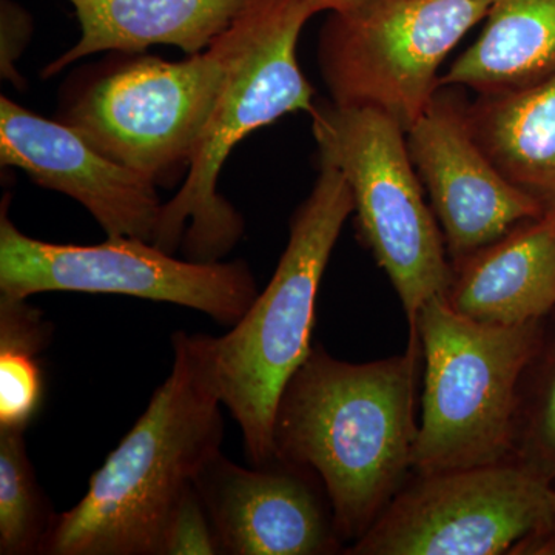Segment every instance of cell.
Instances as JSON below:
<instances>
[{
	"label": "cell",
	"instance_id": "cell-1",
	"mask_svg": "<svg viewBox=\"0 0 555 555\" xmlns=\"http://www.w3.org/2000/svg\"><path fill=\"white\" fill-rule=\"evenodd\" d=\"M418 337L406 352L347 363L313 347L284 387L273 422L275 459L308 467L343 542H357L414 470Z\"/></svg>",
	"mask_w": 555,
	"mask_h": 555
},
{
	"label": "cell",
	"instance_id": "cell-2",
	"mask_svg": "<svg viewBox=\"0 0 555 555\" xmlns=\"http://www.w3.org/2000/svg\"><path fill=\"white\" fill-rule=\"evenodd\" d=\"M171 374L90 478L78 505L57 514L46 555H163L175 513L221 447V398L207 335H173Z\"/></svg>",
	"mask_w": 555,
	"mask_h": 555
},
{
	"label": "cell",
	"instance_id": "cell-3",
	"mask_svg": "<svg viewBox=\"0 0 555 555\" xmlns=\"http://www.w3.org/2000/svg\"><path fill=\"white\" fill-rule=\"evenodd\" d=\"M353 201L343 175L320 163L308 198L291 221L275 273L246 315L222 337H208L211 375L243 434L250 465L275 459L273 422L284 387L312 352L321 280Z\"/></svg>",
	"mask_w": 555,
	"mask_h": 555
},
{
	"label": "cell",
	"instance_id": "cell-4",
	"mask_svg": "<svg viewBox=\"0 0 555 555\" xmlns=\"http://www.w3.org/2000/svg\"><path fill=\"white\" fill-rule=\"evenodd\" d=\"M309 0H255L235 22L238 50L184 181L164 203L153 244L192 261H221L244 233L243 217L218 179L230 153L248 134L291 113H312V86L297 60L299 35L312 17Z\"/></svg>",
	"mask_w": 555,
	"mask_h": 555
},
{
	"label": "cell",
	"instance_id": "cell-5",
	"mask_svg": "<svg viewBox=\"0 0 555 555\" xmlns=\"http://www.w3.org/2000/svg\"><path fill=\"white\" fill-rule=\"evenodd\" d=\"M425 358L414 473L494 465L513 459L520 383L542 341L540 321L494 326L459 315L443 297L416 318Z\"/></svg>",
	"mask_w": 555,
	"mask_h": 555
},
{
	"label": "cell",
	"instance_id": "cell-6",
	"mask_svg": "<svg viewBox=\"0 0 555 555\" xmlns=\"http://www.w3.org/2000/svg\"><path fill=\"white\" fill-rule=\"evenodd\" d=\"M320 163L343 175L358 230L406 312L416 337L420 310L444 297L451 262L443 233L409 155L406 130L379 109L315 105L310 113Z\"/></svg>",
	"mask_w": 555,
	"mask_h": 555
},
{
	"label": "cell",
	"instance_id": "cell-7",
	"mask_svg": "<svg viewBox=\"0 0 555 555\" xmlns=\"http://www.w3.org/2000/svg\"><path fill=\"white\" fill-rule=\"evenodd\" d=\"M233 24L214 46L184 61L122 54L83 80L57 119L108 158L155 182L184 181L236 50Z\"/></svg>",
	"mask_w": 555,
	"mask_h": 555
},
{
	"label": "cell",
	"instance_id": "cell-8",
	"mask_svg": "<svg viewBox=\"0 0 555 555\" xmlns=\"http://www.w3.org/2000/svg\"><path fill=\"white\" fill-rule=\"evenodd\" d=\"M491 0H350L321 28L318 65L332 102L379 109L411 129L440 90L441 65Z\"/></svg>",
	"mask_w": 555,
	"mask_h": 555
},
{
	"label": "cell",
	"instance_id": "cell-9",
	"mask_svg": "<svg viewBox=\"0 0 555 555\" xmlns=\"http://www.w3.org/2000/svg\"><path fill=\"white\" fill-rule=\"evenodd\" d=\"M0 211V295L28 299L47 292L126 295L198 310L235 326L259 294L244 261L175 258L150 241L107 236L94 246L54 244L21 232Z\"/></svg>",
	"mask_w": 555,
	"mask_h": 555
},
{
	"label": "cell",
	"instance_id": "cell-10",
	"mask_svg": "<svg viewBox=\"0 0 555 555\" xmlns=\"http://www.w3.org/2000/svg\"><path fill=\"white\" fill-rule=\"evenodd\" d=\"M550 478L511 459L415 474L345 554L500 555L550 534Z\"/></svg>",
	"mask_w": 555,
	"mask_h": 555
},
{
	"label": "cell",
	"instance_id": "cell-11",
	"mask_svg": "<svg viewBox=\"0 0 555 555\" xmlns=\"http://www.w3.org/2000/svg\"><path fill=\"white\" fill-rule=\"evenodd\" d=\"M406 138L452 261L547 210L500 173L474 138L466 108L452 94L438 90Z\"/></svg>",
	"mask_w": 555,
	"mask_h": 555
},
{
	"label": "cell",
	"instance_id": "cell-12",
	"mask_svg": "<svg viewBox=\"0 0 555 555\" xmlns=\"http://www.w3.org/2000/svg\"><path fill=\"white\" fill-rule=\"evenodd\" d=\"M195 486L219 554L327 555L343 550L326 491L308 467L280 459L244 467L218 452Z\"/></svg>",
	"mask_w": 555,
	"mask_h": 555
},
{
	"label": "cell",
	"instance_id": "cell-13",
	"mask_svg": "<svg viewBox=\"0 0 555 555\" xmlns=\"http://www.w3.org/2000/svg\"><path fill=\"white\" fill-rule=\"evenodd\" d=\"M0 163L78 201L105 235L153 243L164 206L158 185L108 158L61 119L0 98Z\"/></svg>",
	"mask_w": 555,
	"mask_h": 555
},
{
	"label": "cell",
	"instance_id": "cell-14",
	"mask_svg": "<svg viewBox=\"0 0 555 555\" xmlns=\"http://www.w3.org/2000/svg\"><path fill=\"white\" fill-rule=\"evenodd\" d=\"M444 301L477 323L520 326L555 308V207L451 264Z\"/></svg>",
	"mask_w": 555,
	"mask_h": 555
},
{
	"label": "cell",
	"instance_id": "cell-15",
	"mask_svg": "<svg viewBox=\"0 0 555 555\" xmlns=\"http://www.w3.org/2000/svg\"><path fill=\"white\" fill-rule=\"evenodd\" d=\"M78 17V42L42 69V78L96 53H144L177 47L203 53L243 16L255 0H67Z\"/></svg>",
	"mask_w": 555,
	"mask_h": 555
},
{
	"label": "cell",
	"instance_id": "cell-16",
	"mask_svg": "<svg viewBox=\"0 0 555 555\" xmlns=\"http://www.w3.org/2000/svg\"><path fill=\"white\" fill-rule=\"evenodd\" d=\"M474 138L516 188L555 207V73L466 107Z\"/></svg>",
	"mask_w": 555,
	"mask_h": 555
},
{
	"label": "cell",
	"instance_id": "cell-17",
	"mask_svg": "<svg viewBox=\"0 0 555 555\" xmlns=\"http://www.w3.org/2000/svg\"><path fill=\"white\" fill-rule=\"evenodd\" d=\"M473 46L440 78L480 94L521 89L555 73V0H491Z\"/></svg>",
	"mask_w": 555,
	"mask_h": 555
},
{
	"label": "cell",
	"instance_id": "cell-18",
	"mask_svg": "<svg viewBox=\"0 0 555 555\" xmlns=\"http://www.w3.org/2000/svg\"><path fill=\"white\" fill-rule=\"evenodd\" d=\"M27 301L0 295V430L25 433L46 396L39 356L53 327Z\"/></svg>",
	"mask_w": 555,
	"mask_h": 555
},
{
	"label": "cell",
	"instance_id": "cell-19",
	"mask_svg": "<svg viewBox=\"0 0 555 555\" xmlns=\"http://www.w3.org/2000/svg\"><path fill=\"white\" fill-rule=\"evenodd\" d=\"M56 516L28 459L24 430H0V554L42 553Z\"/></svg>",
	"mask_w": 555,
	"mask_h": 555
},
{
	"label": "cell",
	"instance_id": "cell-20",
	"mask_svg": "<svg viewBox=\"0 0 555 555\" xmlns=\"http://www.w3.org/2000/svg\"><path fill=\"white\" fill-rule=\"evenodd\" d=\"M513 459L553 480L555 477V356L547 361L526 414H518Z\"/></svg>",
	"mask_w": 555,
	"mask_h": 555
},
{
	"label": "cell",
	"instance_id": "cell-21",
	"mask_svg": "<svg viewBox=\"0 0 555 555\" xmlns=\"http://www.w3.org/2000/svg\"><path fill=\"white\" fill-rule=\"evenodd\" d=\"M190 554H219L214 528L196 486H193L192 491L182 500L181 506L171 518L163 550V555Z\"/></svg>",
	"mask_w": 555,
	"mask_h": 555
},
{
	"label": "cell",
	"instance_id": "cell-22",
	"mask_svg": "<svg viewBox=\"0 0 555 555\" xmlns=\"http://www.w3.org/2000/svg\"><path fill=\"white\" fill-rule=\"evenodd\" d=\"M0 28H2V54L0 68L2 78L20 86L21 75L16 69V61L22 51L30 42L33 35V17L24 7L14 0L0 2Z\"/></svg>",
	"mask_w": 555,
	"mask_h": 555
},
{
	"label": "cell",
	"instance_id": "cell-23",
	"mask_svg": "<svg viewBox=\"0 0 555 555\" xmlns=\"http://www.w3.org/2000/svg\"><path fill=\"white\" fill-rule=\"evenodd\" d=\"M347 2H350V0H309V7L313 16H315V14L337 10Z\"/></svg>",
	"mask_w": 555,
	"mask_h": 555
},
{
	"label": "cell",
	"instance_id": "cell-24",
	"mask_svg": "<svg viewBox=\"0 0 555 555\" xmlns=\"http://www.w3.org/2000/svg\"><path fill=\"white\" fill-rule=\"evenodd\" d=\"M551 534H554V539H555V492H554V516H553V528H551Z\"/></svg>",
	"mask_w": 555,
	"mask_h": 555
}]
</instances>
